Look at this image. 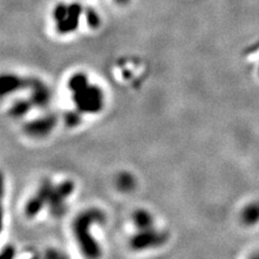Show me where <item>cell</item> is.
<instances>
[{
  "label": "cell",
  "mask_w": 259,
  "mask_h": 259,
  "mask_svg": "<svg viewBox=\"0 0 259 259\" xmlns=\"http://www.w3.org/2000/svg\"><path fill=\"white\" fill-rule=\"evenodd\" d=\"M105 221L104 214L99 209H89L80 214L75 221L74 230L77 241L82 252L89 257H99L101 255L100 247L89 233V228L93 223H103Z\"/></svg>",
  "instance_id": "cell-1"
},
{
  "label": "cell",
  "mask_w": 259,
  "mask_h": 259,
  "mask_svg": "<svg viewBox=\"0 0 259 259\" xmlns=\"http://www.w3.org/2000/svg\"><path fill=\"white\" fill-rule=\"evenodd\" d=\"M75 101L79 110L95 112L102 108L103 94L99 88L87 85L82 90L75 92Z\"/></svg>",
  "instance_id": "cell-2"
},
{
  "label": "cell",
  "mask_w": 259,
  "mask_h": 259,
  "mask_svg": "<svg viewBox=\"0 0 259 259\" xmlns=\"http://www.w3.org/2000/svg\"><path fill=\"white\" fill-rule=\"evenodd\" d=\"M166 233L157 232L152 228L148 230H142L132 239L131 245L135 249H144L146 247L158 246L160 244H163L166 241Z\"/></svg>",
  "instance_id": "cell-3"
},
{
  "label": "cell",
  "mask_w": 259,
  "mask_h": 259,
  "mask_svg": "<svg viewBox=\"0 0 259 259\" xmlns=\"http://www.w3.org/2000/svg\"><path fill=\"white\" fill-rule=\"evenodd\" d=\"M82 12V8L80 5L67 6V13L65 18L58 22V30L61 34H67V32L74 31L78 26L79 16Z\"/></svg>",
  "instance_id": "cell-4"
},
{
  "label": "cell",
  "mask_w": 259,
  "mask_h": 259,
  "mask_svg": "<svg viewBox=\"0 0 259 259\" xmlns=\"http://www.w3.org/2000/svg\"><path fill=\"white\" fill-rule=\"evenodd\" d=\"M54 124H55V118L48 117L45 119L36 120V121H34V122L29 123L26 126V130H27V132L31 135L41 136V135H46L50 132L52 127L54 126Z\"/></svg>",
  "instance_id": "cell-5"
},
{
  "label": "cell",
  "mask_w": 259,
  "mask_h": 259,
  "mask_svg": "<svg viewBox=\"0 0 259 259\" xmlns=\"http://www.w3.org/2000/svg\"><path fill=\"white\" fill-rule=\"evenodd\" d=\"M28 84L32 88V102L40 107L46 106L50 99L48 89L38 80L28 81Z\"/></svg>",
  "instance_id": "cell-6"
},
{
  "label": "cell",
  "mask_w": 259,
  "mask_h": 259,
  "mask_svg": "<svg viewBox=\"0 0 259 259\" xmlns=\"http://www.w3.org/2000/svg\"><path fill=\"white\" fill-rule=\"evenodd\" d=\"M28 81H24L21 78L13 75H5L2 78V94L5 95L7 93L19 90L22 87L26 85Z\"/></svg>",
  "instance_id": "cell-7"
},
{
  "label": "cell",
  "mask_w": 259,
  "mask_h": 259,
  "mask_svg": "<svg viewBox=\"0 0 259 259\" xmlns=\"http://www.w3.org/2000/svg\"><path fill=\"white\" fill-rule=\"evenodd\" d=\"M133 221L137 228L142 230H148L152 228V217L144 209L136 210L133 215Z\"/></svg>",
  "instance_id": "cell-8"
},
{
  "label": "cell",
  "mask_w": 259,
  "mask_h": 259,
  "mask_svg": "<svg viewBox=\"0 0 259 259\" xmlns=\"http://www.w3.org/2000/svg\"><path fill=\"white\" fill-rule=\"evenodd\" d=\"M46 203L45 200L37 194L36 197L32 198L26 205V215L28 217H32L36 215L40 209H41V206Z\"/></svg>",
  "instance_id": "cell-9"
},
{
  "label": "cell",
  "mask_w": 259,
  "mask_h": 259,
  "mask_svg": "<svg viewBox=\"0 0 259 259\" xmlns=\"http://www.w3.org/2000/svg\"><path fill=\"white\" fill-rule=\"evenodd\" d=\"M68 85L70 88V90H72V91H74V93H75L77 91L82 90L83 88H85L88 85V79L82 74L75 75L74 77L70 78Z\"/></svg>",
  "instance_id": "cell-10"
},
{
  "label": "cell",
  "mask_w": 259,
  "mask_h": 259,
  "mask_svg": "<svg viewBox=\"0 0 259 259\" xmlns=\"http://www.w3.org/2000/svg\"><path fill=\"white\" fill-rule=\"evenodd\" d=\"M134 185H135V182H134V178L132 177V175H130L127 173H123L118 177V186L121 190H123V191L132 190Z\"/></svg>",
  "instance_id": "cell-11"
},
{
  "label": "cell",
  "mask_w": 259,
  "mask_h": 259,
  "mask_svg": "<svg viewBox=\"0 0 259 259\" xmlns=\"http://www.w3.org/2000/svg\"><path fill=\"white\" fill-rule=\"evenodd\" d=\"M29 108H30V104L28 102L19 101L13 105L11 113L15 117H21L23 115H25V113L29 110Z\"/></svg>",
  "instance_id": "cell-12"
},
{
  "label": "cell",
  "mask_w": 259,
  "mask_h": 259,
  "mask_svg": "<svg viewBox=\"0 0 259 259\" xmlns=\"http://www.w3.org/2000/svg\"><path fill=\"white\" fill-rule=\"evenodd\" d=\"M87 20H88L89 25H90L93 28H95V27H97V26L100 25V16L97 15V13L94 10H92V9H89L88 10Z\"/></svg>",
  "instance_id": "cell-13"
},
{
  "label": "cell",
  "mask_w": 259,
  "mask_h": 259,
  "mask_svg": "<svg viewBox=\"0 0 259 259\" xmlns=\"http://www.w3.org/2000/svg\"><path fill=\"white\" fill-rule=\"evenodd\" d=\"M79 122V116L76 112H70L66 117V123L70 126L76 125Z\"/></svg>",
  "instance_id": "cell-14"
}]
</instances>
